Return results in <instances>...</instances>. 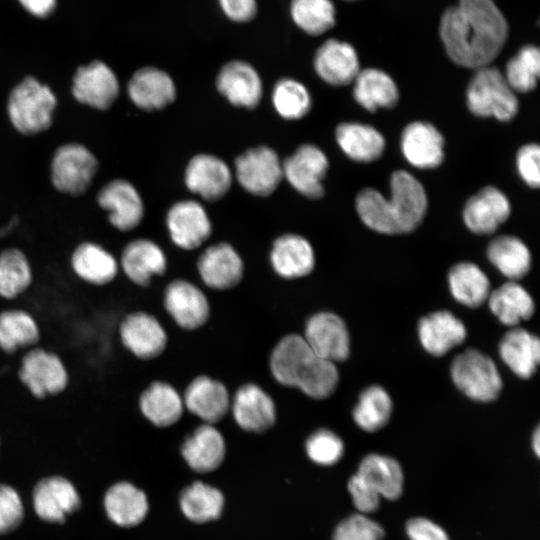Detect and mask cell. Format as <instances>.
Masks as SVG:
<instances>
[{"instance_id":"ab89813d","label":"cell","mask_w":540,"mask_h":540,"mask_svg":"<svg viewBox=\"0 0 540 540\" xmlns=\"http://www.w3.org/2000/svg\"><path fill=\"white\" fill-rule=\"evenodd\" d=\"M490 263L511 281L523 278L531 268V254L519 238L502 235L493 239L487 248Z\"/></svg>"},{"instance_id":"ac0fdd59","label":"cell","mask_w":540,"mask_h":540,"mask_svg":"<svg viewBox=\"0 0 540 540\" xmlns=\"http://www.w3.org/2000/svg\"><path fill=\"white\" fill-rule=\"evenodd\" d=\"M97 202L109 212L110 223L120 231L133 230L142 221L144 206L141 196L127 180L108 182L98 192Z\"/></svg>"},{"instance_id":"52a82bcc","label":"cell","mask_w":540,"mask_h":540,"mask_svg":"<svg viewBox=\"0 0 540 540\" xmlns=\"http://www.w3.org/2000/svg\"><path fill=\"white\" fill-rule=\"evenodd\" d=\"M98 166L97 158L84 145L63 144L51 161V182L59 192L80 196L89 189Z\"/></svg>"},{"instance_id":"277c9868","label":"cell","mask_w":540,"mask_h":540,"mask_svg":"<svg viewBox=\"0 0 540 540\" xmlns=\"http://www.w3.org/2000/svg\"><path fill=\"white\" fill-rule=\"evenodd\" d=\"M57 97L51 88L32 76H26L10 92L7 113L21 134L36 135L50 128Z\"/></svg>"},{"instance_id":"f907efd6","label":"cell","mask_w":540,"mask_h":540,"mask_svg":"<svg viewBox=\"0 0 540 540\" xmlns=\"http://www.w3.org/2000/svg\"><path fill=\"white\" fill-rule=\"evenodd\" d=\"M23 517V504L18 493L10 486L0 485V534L18 526Z\"/></svg>"},{"instance_id":"6da1fadb","label":"cell","mask_w":540,"mask_h":540,"mask_svg":"<svg viewBox=\"0 0 540 540\" xmlns=\"http://www.w3.org/2000/svg\"><path fill=\"white\" fill-rule=\"evenodd\" d=\"M438 30L450 60L477 70L489 66L500 54L509 24L494 0H457L443 11Z\"/></svg>"},{"instance_id":"4dcf8cb0","label":"cell","mask_w":540,"mask_h":540,"mask_svg":"<svg viewBox=\"0 0 540 540\" xmlns=\"http://www.w3.org/2000/svg\"><path fill=\"white\" fill-rule=\"evenodd\" d=\"M499 355L515 375L530 378L540 361L539 338L524 328L513 327L502 337Z\"/></svg>"},{"instance_id":"7a4b0ae2","label":"cell","mask_w":540,"mask_h":540,"mask_svg":"<svg viewBox=\"0 0 540 540\" xmlns=\"http://www.w3.org/2000/svg\"><path fill=\"white\" fill-rule=\"evenodd\" d=\"M390 197L373 188L363 189L356 197V210L362 222L383 234H403L415 230L427 210L423 185L404 170L393 172Z\"/></svg>"},{"instance_id":"e575fe53","label":"cell","mask_w":540,"mask_h":540,"mask_svg":"<svg viewBox=\"0 0 540 540\" xmlns=\"http://www.w3.org/2000/svg\"><path fill=\"white\" fill-rule=\"evenodd\" d=\"M335 136L341 150L356 162H372L381 157L385 149L383 135L367 124L342 123L338 125Z\"/></svg>"},{"instance_id":"6f0895ef","label":"cell","mask_w":540,"mask_h":540,"mask_svg":"<svg viewBox=\"0 0 540 540\" xmlns=\"http://www.w3.org/2000/svg\"><path fill=\"white\" fill-rule=\"evenodd\" d=\"M532 448L536 456H539L540 453V431L537 427L532 435Z\"/></svg>"},{"instance_id":"8d00e7d4","label":"cell","mask_w":540,"mask_h":540,"mask_svg":"<svg viewBox=\"0 0 540 540\" xmlns=\"http://www.w3.org/2000/svg\"><path fill=\"white\" fill-rule=\"evenodd\" d=\"M357 474L388 500H397L403 492L402 468L397 460L389 456L368 454L361 460Z\"/></svg>"},{"instance_id":"7402d4cb","label":"cell","mask_w":540,"mask_h":540,"mask_svg":"<svg viewBox=\"0 0 540 540\" xmlns=\"http://www.w3.org/2000/svg\"><path fill=\"white\" fill-rule=\"evenodd\" d=\"M400 147L405 159L419 169L436 168L444 159V138L428 122L409 123L402 132Z\"/></svg>"},{"instance_id":"8fae6325","label":"cell","mask_w":540,"mask_h":540,"mask_svg":"<svg viewBox=\"0 0 540 540\" xmlns=\"http://www.w3.org/2000/svg\"><path fill=\"white\" fill-rule=\"evenodd\" d=\"M283 177L300 194L311 199L323 196L328 159L317 146L304 144L282 163Z\"/></svg>"},{"instance_id":"44dd1931","label":"cell","mask_w":540,"mask_h":540,"mask_svg":"<svg viewBox=\"0 0 540 540\" xmlns=\"http://www.w3.org/2000/svg\"><path fill=\"white\" fill-rule=\"evenodd\" d=\"M510 212L506 195L494 186H487L468 199L463 221L471 232L487 235L495 232L509 218Z\"/></svg>"},{"instance_id":"d6a6232c","label":"cell","mask_w":540,"mask_h":540,"mask_svg":"<svg viewBox=\"0 0 540 540\" xmlns=\"http://www.w3.org/2000/svg\"><path fill=\"white\" fill-rule=\"evenodd\" d=\"M356 102L370 112L379 108H392L399 99V90L392 77L385 71L368 67L361 69L353 81Z\"/></svg>"},{"instance_id":"4316f807","label":"cell","mask_w":540,"mask_h":540,"mask_svg":"<svg viewBox=\"0 0 540 540\" xmlns=\"http://www.w3.org/2000/svg\"><path fill=\"white\" fill-rule=\"evenodd\" d=\"M467 336L463 322L446 310L435 311L421 318L418 337L424 350L433 356H443L462 344Z\"/></svg>"},{"instance_id":"cb8c5ba5","label":"cell","mask_w":540,"mask_h":540,"mask_svg":"<svg viewBox=\"0 0 540 540\" xmlns=\"http://www.w3.org/2000/svg\"><path fill=\"white\" fill-rule=\"evenodd\" d=\"M185 183L193 193L208 201H216L229 191L232 175L220 158L199 154L194 156L186 167Z\"/></svg>"},{"instance_id":"f6af8a7d","label":"cell","mask_w":540,"mask_h":540,"mask_svg":"<svg viewBox=\"0 0 540 540\" xmlns=\"http://www.w3.org/2000/svg\"><path fill=\"white\" fill-rule=\"evenodd\" d=\"M32 269L26 255L17 248L0 252V297L12 300L32 283Z\"/></svg>"},{"instance_id":"83f0119b","label":"cell","mask_w":540,"mask_h":540,"mask_svg":"<svg viewBox=\"0 0 540 540\" xmlns=\"http://www.w3.org/2000/svg\"><path fill=\"white\" fill-rule=\"evenodd\" d=\"M120 264L131 282L146 287L154 276L165 273L167 260L158 244L148 239H136L124 247Z\"/></svg>"},{"instance_id":"9a60e30c","label":"cell","mask_w":540,"mask_h":540,"mask_svg":"<svg viewBox=\"0 0 540 540\" xmlns=\"http://www.w3.org/2000/svg\"><path fill=\"white\" fill-rule=\"evenodd\" d=\"M313 67L317 75L332 86L353 83L360 68L354 46L344 40L328 38L316 49Z\"/></svg>"},{"instance_id":"11a10c76","label":"cell","mask_w":540,"mask_h":540,"mask_svg":"<svg viewBox=\"0 0 540 540\" xmlns=\"http://www.w3.org/2000/svg\"><path fill=\"white\" fill-rule=\"evenodd\" d=\"M406 533L410 540H449L442 527L423 517L410 519L406 523Z\"/></svg>"},{"instance_id":"7dc6e473","label":"cell","mask_w":540,"mask_h":540,"mask_svg":"<svg viewBox=\"0 0 540 540\" xmlns=\"http://www.w3.org/2000/svg\"><path fill=\"white\" fill-rule=\"evenodd\" d=\"M272 102L277 113L288 120L304 117L311 108L308 89L292 78L280 79L272 91Z\"/></svg>"},{"instance_id":"bcb514c9","label":"cell","mask_w":540,"mask_h":540,"mask_svg":"<svg viewBox=\"0 0 540 540\" xmlns=\"http://www.w3.org/2000/svg\"><path fill=\"white\" fill-rule=\"evenodd\" d=\"M503 75L514 92L534 90L540 76L539 48L533 44L522 46L506 63Z\"/></svg>"},{"instance_id":"3957f363","label":"cell","mask_w":540,"mask_h":540,"mask_svg":"<svg viewBox=\"0 0 540 540\" xmlns=\"http://www.w3.org/2000/svg\"><path fill=\"white\" fill-rule=\"evenodd\" d=\"M274 379L313 399H325L336 389L339 373L335 363L318 356L302 335L288 334L274 346L269 357Z\"/></svg>"},{"instance_id":"30bf717a","label":"cell","mask_w":540,"mask_h":540,"mask_svg":"<svg viewBox=\"0 0 540 540\" xmlns=\"http://www.w3.org/2000/svg\"><path fill=\"white\" fill-rule=\"evenodd\" d=\"M302 336L318 356L335 364L346 360L350 354L348 328L335 313L322 311L312 315Z\"/></svg>"},{"instance_id":"5b68a950","label":"cell","mask_w":540,"mask_h":540,"mask_svg":"<svg viewBox=\"0 0 540 540\" xmlns=\"http://www.w3.org/2000/svg\"><path fill=\"white\" fill-rule=\"evenodd\" d=\"M466 100L474 115L504 122L513 119L519 108L515 92L503 73L490 65L475 70L467 87Z\"/></svg>"},{"instance_id":"8992f818","label":"cell","mask_w":540,"mask_h":540,"mask_svg":"<svg viewBox=\"0 0 540 540\" xmlns=\"http://www.w3.org/2000/svg\"><path fill=\"white\" fill-rule=\"evenodd\" d=\"M450 374L455 386L467 397L490 402L498 397L502 379L495 362L477 349H467L451 363Z\"/></svg>"},{"instance_id":"f546056e","label":"cell","mask_w":540,"mask_h":540,"mask_svg":"<svg viewBox=\"0 0 540 540\" xmlns=\"http://www.w3.org/2000/svg\"><path fill=\"white\" fill-rule=\"evenodd\" d=\"M226 445L223 435L212 424H202L182 444L181 454L197 472L217 469L224 460Z\"/></svg>"},{"instance_id":"f35d334b","label":"cell","mask_w":540,"mask_h":540,"mask_svg":"<svg viewBox=\"0 0 540 540\" xmlns=\"http://www.w3.org/2000/svg\"><path fill=\"white\" fill-rule=\"evenodd\" d=\"M448 286L457 302L471 308L481 306L490 294L487 275L471 262H461L451 267Z\"/></svg>"},{"instance_id":"60d3db41","label":"cell","mask_w":540,"mask_h":540,"mask_svg":"<svg viewBox=\"0 0 540 540\" xmlns=\"http://www.w3.org/2000/svg\"><path fill=\"white\" fill-rule=\"evenodd\" d=\"M288 13L296 28L313 37L326 34L337 22L333 0H290Z\"/></svg>"},{"instance_id":"9f6ffc18","label":"cell","mask_w":540,"mask_h":540,"mask_svg":"<svg viewBox=\"0 0 540 540\" xmlns=\"http://www.w3.org/2000/svg\"><path fill=\"white\" fill-rule=\"evenodd\" d=\"M19 1L30 13L39 17H45L49 15L55 7V0H19Z\"/></svg>"},{"instance_id":"816d5d0a","label":"cell","mask_w":540,"mask_h":540,"mask_svg":"<svg viewBox=\"0 0 540 540\" xmlns=\"http://www.w3.org/2000/svg\"><path fill=\"white\" fill-rule=\"evenodd\" d=\"M517 170L522 180L531 188L540 184V148L535 143L523 145L516 156Z\"/></svg>"},{"instance_id":"ffe728a7","label":"cell","mask_w":540,"mask_h":540,"mask_svg":"<svg viewBox=\"0 0 540 540\" xmlns=\"http://www.w3.org/2000/svg\"><path fill=\"white\" fill-rule=\"evenodd\" d=\"M182 399L184 408L206 424L214 425L230 411L231 398L226 386L207 375L194 378Z\"/></svg>"},{"instance_id":"f5cc1de1","label":"cell","mask_w":540,"mask_h":540,"mask_svg":"<svg viewBox=\"0 0 540 540\" xmlns=\"http://www.w3.org/2000/svg\"><path fill=\"white\" fill-rule=\"evenodd\" d=\"M354 506L362 514L376 511L380 505V495L357 473L347 484Z\"/></svg>"},{"instance_id":"4fadbf2b","label":"cell","mask_w":540,"mask_h":540,"mask_svg":"<svg viewBox=\"0 0 540 540\" xmlns=\"http://www.w3.org/2000/svg\"><path fill=\"white\" fill-rule=\"evenodd\" d=\"M123 346L141 360L159 357L167 345V334L161 323L151 314L136 311L126 315L119 326Z\"/></svg>"},{"instance_id":"d6986e66","label":"cell","mask_w":540,"mask_h":540,"mask_svg":"<svg viewBox=\"0 0 540 540\" xmlns=\"http://www.w3.org/2000/svg\"><path fill=\"white\" fill-rule=\"evenodd\" d=\"M166 224L172 241L185 250L200 247L212 232L205 209L192 200L175 203L167 213Z\"/></svg>"},{"instance_id":"1f68e13d","label":"cell","mask_w":540,"mask_h":540,"mask_svg":"<svg viewBox=\"0 0 540 540\" xmlns=\"http://www.w3.org/2000/svg\"><path fill=\"white\" fill-rule=\"evenodd\" d=\"M139 407L144 417L160 428L177 423L184 411L182 396L164 381L152 382L141 393Z\"/></svg>"},{"instance_id":"b9f144b4","label":"cell","mask_w":540,"mask_h":540,"mask_svg":"<svg viewBox=\"0 0 540 540\" xmlns=\"http://www.w3.org/2000/svg\"><path fill=\"white\" fill-rule=\"evenodd\" d=\"M39 338V326L29 312L11 309L0 313V349L6 354L31 347Z\"/></svg>"},{"instance_id":"f1b7e54d","label":"cell","mask_w":540,"mask_h":540,"mask_svg":"<svg viewBox=\"0 0 540 540\" xmlns=\"http://www.w3.org/2000/svg\"><path fill=\"white\" fill-rule=\"evenodd\" d=\"M79 503L77 490L63 477L45 478L34 489V509L48 522H62L79 507Z\"/></svg>"},{"instance_id":"74e56055","label":"cell","mask_w":540,"mask_h":540,"mask_svg":"<svg viewBox=\"0 0 540 540\" xmlns=\"http://www.w3.org/2000/svg\"><path fill=\"white\" fill-rule=\"evenodd\" d=\"M104 506L109 518L123 527L139 524L148 512L145 493L128 482L113 485L105 495Z\"/></svg>"},{"instance_id":"e0dca14e","label":"cell","mask_w":540,"mask_h":540,"mask_svg":"<svg viewBox=\"0 0 540 540\" xmlns=\"http://www.w3.org/2000/svg\"><path fill=\"white\" fill-rule=\"evenodd\" d=\"M197 270L201 280L211 289L224 291L242 280L244 264L238 252L225 242L209 246L199 256Z\"/></svg>"},{"instance_id":"9c48e42d","label":"cell","mask_w":540,"mask_h":540,"mask_svg":"<svg viewBox=\"0 0 540 540\" xmlns=\"http://www.w3.org/2000/svg\"><path fill=\"white\" fill-rule=\"evenodd\" d=\"M235 169L240 185L256 196L272 194L283 178L282 163L267 146L245 151L236 159Z\"/></svg>"},{"instance_id":"836d02e7","label":"cell","mask_w":540,"mask_h":540,"mask_svg":"<svg viewBox=\"0 0 540 540\" xmlns=\"http://www.w3.org/2000/svg\"><path fill=\"white\" fill-rule=\"evenodd\" d=\"M71 267L81 280L96 286L109 284L118 272L115 257L93 242H83L75 248L71 256Z\"/></svg>"},{"instance_id":"ee69618b","label":"cell","mask_w":540,"mask_h":540,"mask_svg":"<svg viewBox=\"0 0 540 540\" xmlns=\"http://www.w3.org/2000/svg\"><path fill=\"white\" fill-rule=\"evenodd\" d=\"M224 497L218 489L202 482L185 488L180 496L183 514L195 523H204L218 518L222 512Z\"/></svg>"},{"instance_id":"d4e9b609","label":"cell","mask_w":540,"mask_h":540,"mask_svg":"<svg viewBox=\"0 0 540 540\" xmlns=\"http://www.w3.org/2000/svg\"><path fill=\"white\" fill-rule=\"evenodd\" d=\"M127 92L137 107L147 111L162 109L176 97V87L171 76L153 66L135 71L128 82Z\"/></svg>"},{"instance_id":"7bdbcfd3","label":"cell","mask_w":540,"mask_h":540,"mask_svg":"<svg viewBox=\"0 0 540 540\" xmlns=\"http://www.w3.org/2000/svg\"><path fill=\"white\" fill-rule=\"evenodd\" d=\"M391 413L392 400L388 392L379 385H372L362 391L352 415L360 429L375 432L388 423Z\"/></svg>"},{"instance_id":"2e32d148","label":"cell","mask_w":540,"mask_h":540,"mask_svg":"<svg viewBox=\"0 0 540 540\" xmlns=\"http://www.w3.org/2000/svg\"><path fill=\"white\" fill-rule=\"evenodd\" d=\"M164 306L175 323L185 330L203 326L210 316V305L203 291L192 282L178 279L164 292Z\"/></svg>"},{"instance_id":"681fc988","label":"cell","mask_w":540,"mask_h":540,"mask_svg":"<svg viewBox=\"0 0 540 540\" xmlns=\"http://www.w3.org/2000/svg\"><path fill=\"white\" fill-rule=\"evenodd\" d=\"M384 536L379 523L364 514H354L338 524L333 540H382Z\"/></svg>"},{"instance_id":"d590c367","label":"cell","mask_w":540,"mask_h":540,"mask_svg":"<svg viewBox=\"0 0 540 540\" xmlns=\"http://www.w3.org/2000/svg\"><path fill=\"white\" fill-rule=\"evenodd\" d=\"M487 301L499 322L512 328L531 318L535 310L532 296L516 281L506 282L490 291Z\"/></svg>"},{"instance_id":"484cf974","label":"cell","mask_w":540,"mask_h":540,"mask_svg":"<svg viewBox=\"0 0 540 540\" xmlns=\"http://www.w3.org/2000/svg\"><path fill=\"white\" fill-rule=\"evenodd\" d=\"M270 263L281 278L299 279L309 275L314 269L315 254L310 242L303 236L284 234L273 242Z\"/></svg>"},{"instance_id":"7c38bea8","label":"cell","mask_w":540,"mask_h":540,"mask_svg":"<svg viewBox=\"0 0 540 540\" xmlns=\"http://www.w3.org/2000/svg\"><path fill=\"white\" fill-rule=\"evenodd\" d=\"M73 97L97 110H108L118 98L120 85L116 74L104 62L95 60L77 69L71 87Z\"/></svg>"},{"instance_id":"c3c4849f","label":"cell","mask_w":540,"mask_h":540,"mask_svg":"<svg viewBox=\"0 0 540 540\" xmlns=\"http://www.w3.org/2000/svg\"><path fill=\"white\" fill-rule=\"evenodd\" d=\"M308 457L316 464L330 466L338 462L344 453L341 438L328 429L312 433L305 444Z\"/></svg>"},{"instance_id":"680465c9","label":"cell","mask_w":540,"mask_h":540,"mask_svg":"<svg viewBox=\"0 0 540 540\" xmlns=\"http://www.w3.org/2000/svg\"><path fill=\"white\" fill-rule=\"evenodd\" d=\"M344 2H348V3H352V2H356V1H359V0H342Z\"/></svg>"},{"instance_id":"603a6c76","label":"cell","mask_w":540,"mask_h":540,"mask_svg":"<svg viewBox=\"0 0 540 540\" xmlns=\"http://www.w3.org/2000/svg\"><path fill=\"white\" fill-rule=\"evenodd\" d=\"M218 91L233 105L252 109L262 96V81L257 70L244 60L225 63L216 78Z\"/></svg>"},{"instance_id":"ba28073f","label":"cell","mask_w":540,"mask_h":540,"mask_svg":"<svg viewBox=\"0 0 540 540\" xmlns=\"http://www.w3.org/2000/svg\"><path fill=\"white\" fill-rule=\"evenodd\" d=\"M18 375L23 385L38 399L63 392L69 382L62 359L56 353L39 347L24 355Z\"/></svg>"},{"instance_id":"5bb4252c","label":"cell","mask_w":540,"mask_h":540,"mask_svg":"<svg viewBox=\"0 0 540 540\" xmlns=\"http://www.w3.org/2000/svg\"><path fill=\"white\" fill-rule=\"evenodd\" d=\"M230 411L241 429L254 433L269 430L277 418L274 400L255 383H246L237 389L231 398Z\"/></svg>"},{"instance_id":"db71d44e","label":"cell","mask_w":540,"mask_h":540,"mask_svg":"<svg viewBox=\"0 0 540 540\" xmlns=\"http://www.w3.org/2000/svg\"><path fill=\"white\" fill-rule=\"evenodd\" d=\"M222 15L232 23L246 24L257 15V0H216Z\"/></svg>"}]
</instances>
